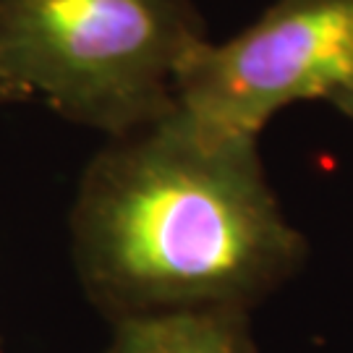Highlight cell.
I'll return each instance as SVG.
<instances>
[{
	"instance_id": "obj_3",
	"label": "cell",
	"mask_w": 353,
	"mask_h": 353,
	"mask_svg": "<svg viewBox=\"0 0 353 353\" xmlns=\"http://www.w3.org/2000/svg\"><path fill=\"white\" fill-rule=\"evenodd\" d=\"M353 94V0H272L246 29L199 48L178 108L207 126L259 139L296 102Z\"/></svg>"
},
{
	"instance_id": "obj_5",
	"label": "cell",
	"mask_w": 353,
	"mask_h": 353,
	"mask_svg": "<svg viewBox=\"0 0 353 353\" xmlns=\"http://www.w3.org/2000/svg\"><path fill=\"white\" fill-rule=\"evenodd\" d=\"M332 108H335L341 115H345L348 121H353V94H348V97H341L338 102H332Z\"/></svg>"
},
{
	"instance_id": "obj_6",
	"label": "cell",
	"mask_w": 353,
	"mask_h": 353,
	"mask_svg": "<svg viewBox=\"0 0 353 353\" xmlns=\"http://www.w3.org/2000/svg\"><path fill=\"white\" fill-rule=\"evenodd\" d=\"M3 105H13V100L8 97V92L0 87V108H3Z\"/></svg>"
},
{
	"instance_id": "obj_4",
	"label": "cell",
	"mask_w": 353,
	"mask_h": 353,
	"mask_svg": "<svg viewBox=\"0 0 353 353\" xmlns=\"http://www.w3.org/2000/svg\"><path fill=\"white\" fill-rule=\"evenodd\" d=\"M100 353H256L243 309H186L113 319Z\"/></svg>"
},
{
	"instance_id": "obj_1",
	"label": "cell",
	"mask_w": 353,
	"mask_h": 353,
	"mask_svg": "<svg viewBox=\"0 0 353 353\" xmlns=\"http://www.w3.org/2000/svg\"><path fill=\"white\" fill-rule=\"evenodd\" d=\"M68 230L76 278L110 319L249 312L306 259V239L267 181L259 139L181 108L105 141L79 178Z\"/></svg>"
},
{
	"instance_id": "obj_7",
	"label": "cell",
	"mask_w": 353,
	"mask_h": 353,
	"mask_svg": "<svg viewBox=\"0 0 353 353\" xmlns=\"http://www.w3.org/2000/svg\"><path fill=\"white\" fill-rule=\"evenodd\" d=\"M0 353H6V348H3V341H0Z\"/></svg>"
},
{
	"instance_id": "obj_2",
	"label": "cell",
	"mask_w": 353,
	"mask_h": 353,
	"mask_svg": "<svg viewBox=\"0 0 353 353\" xmlns=\"http://www.w3.org/2000/svg\"><path fill=\"white\" fill-rule=\"evenodd\" d=\"M207 42L194 0H0V87L123 139L176 113Z\"/></svg>"
}]
</instances>
